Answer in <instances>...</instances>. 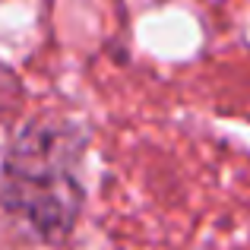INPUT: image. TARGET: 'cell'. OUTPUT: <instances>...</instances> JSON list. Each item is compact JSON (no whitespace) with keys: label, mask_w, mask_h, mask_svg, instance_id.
<instances>
[{"label":"cell","mask_w":250,"mask_h":250,"mask_svg":"<svg viewBox=\"0 0 250 250\" xmlns=\"http://www.w3.org/2000/svg\"><path fill=\"white\" fill-rule=\"evenodd\" d=\"M89 133L70 117L25 121L0 159V206L38 241H70L85 206L83 155Z\"/></svg>","instance_id":"1"}]
</instances>
